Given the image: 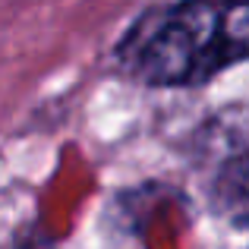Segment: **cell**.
Wrapping results in <instances>:
<instances>
[{
    "label": "cell",
    "mask_w": 249,
    "mask_h": 249,
    "mask_svg": "<svg viewBox=\"0 0 249 249\" xmlns=\"http://www.w3.org/2000/svg\"><path fill=\"white\" fill-rule=\"evenodd\" d=\"M212 199L224 218L249 231V155L224 161L212 183Z\"/></svg>",
    "instance_id": "cell-2"
},
{
    "label": "cell",
    "mask_w": 249,
    "mask_h": 249,
    "mask_svg": "<svg viewBox=\"0 0 249 249\" xmlns=\"http://www.w3.org/2000/svg\"><path fill=\"white\" fill-rule=\"evenodd\" d=\"M148 85H199L249 60V0H180L148 10L117 48Z\"/></svg>",
    "instance_id": "cell-1"
}]
</instances>
